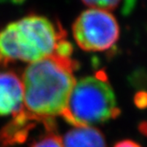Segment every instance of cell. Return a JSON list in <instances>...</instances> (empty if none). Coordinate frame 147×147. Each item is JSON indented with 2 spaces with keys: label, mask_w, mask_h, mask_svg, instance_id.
<instances>
[{
  "label": "cell",
  "mask_w": 147,
  "mask_h": 147,
  "mask_svg": "<svg viewBox=\"0 0 147 147\" xmlns=\"http://www.w3.org/2000/svg\"><path fill=\"white\" fill-rule=\"evenodd\" d=\"M113 147H141L138 143L132 140H123L117 143Z\"/></svg>",
  "instance_id": "obj_10"
},
{
  "label": "cell",
  "mask_w": 147,
  "mask_h": 147,
  "mask_svg": "<svg viewBox=\"0 0 147 147\" xmlns=\"http://www.w3.org/2000/svg\"><path fill=\"white\" fill-rule=\"evenodd\" d=\"M73 36L85 51H105L112 48L120 36L117 20L108 11L90 8L74 22Z\"/></svg>",
  "instance_id": "obj_4"
},
{
  "label": "cell",
  "mask_w": 147,
  "mask_h": 147,
  "mask_svg": "<svg viewBox=\"0 0 147 147\" xmlns=\"http://www.w3.org/2000/svg\"><path fill=\"white\" fill-rule=\"evenodd\" d=\"M78 64L71 57L53 53L28 65L22 75L23 102L13 119L0 130V147L26 140L30 130L41 124L56 130L55 117L65 111L76 84Z\"/></svg>",
  "instance_id": "obj_1"
},
{
  "label": "cell",
  "mask_w": 147,
  "mask_h": 147,
  "mask_svg": "<svg viewBox=\"0 0 147 147\" xmlns=\"http://www.w3.org/2000/svg\"><path fill=\"white\" fill-rule=\"evenodd\" d=\"M120 113L108 77L101 70L76 82L61 117L74 128H85L115 119Z\"/></svg>",
  "instance_id": "obj_3"
},
{
  "label": "cell",
  "mask_w": 147,
  "mask_h": 147,
  "mask_svg": "<svg viewBox=\"0 0 147 147\" xmlns=\"http://www.w3.org/2000/svg\"><path fill=\"white\" fill-rule=\"evenodd\" d=\"M64 147H107L102 132L93 127L74 128L62 138Z\"/></svg>",
  "instance_id": "obj_6"
},
{
  "label": "cell",
  "mask_w": 147,
  "mask_h": 147,
  "mask_svg": "<svg viewBox=\"0 0 147 147\" xmlns=\"http://www.w3.org/2000/svg\"><path fill=\"white\" fill-rule=\"evenodd\" d=\"M23 86L13 71H0V116L14 114L22 106Z\"/></svg>",
  "instance_id": "obj_5"
},
{
  "label": "cell",
  "mask_w": 147,
  "mask_h": 147,
  "mask_svg": "<svg viewBox=\"0 0 147 147\" xmlns=\"http://www.w3.org/2000/svg\"><path fill=\"white\" fill-rule=\"evenodd\" d=\"M30 147H64L62 138L56 130H46L45 134L36 139Z\"/></svg>",
  "instance_id": "obj_7"
},
{
  "label": "cell",
  "mask_w": 147,
  "mask_h": 147,
  "mask_svg": "<svg viewBox=\"0 0 147 147\" xmlns=\"http://www.w3.org/2000/svg\"><path fill=\"white\" fill-rule=\"evenodd\" d=\"M13 2H15V3H23L25 0H13Z\"/></svg>",
  "instance_id": "obj_11"
},
{
  "label": "cell",
  "mask_w": 147,
  "mask_h": 147,
  "mask_svg": "<svg viewBox=\"0 0 147 147\" xmlns=\"http://www.w3.org/2000/svg\"><path fill=\"white\" fill-rule=\"evenodd\" d=\"M135 105L138 108L144 109L147 107V92L146 91H139L135 95L134 98Z\"/></svg>",
  "instance_id": "obj_9"
},
{
  "label": "cell",
  "mask_w": 147,
  "mask_h": 147,
  "mask_svg": "<svg viewBox=\"0 0 147 147\" xmlns=\"http://www.w3.org/2000/svg\"><path fill=\"white\" fill-rule=\"evenodd\" d=\"M66 36L59 22L37 14L9 23L0 30V67L16 61L31 64L52 55Z\"/></svg>",
  "instance_id": "obj_2"
},
{
  "label": "cell",
  "mask_w": 147,
  "mask_h": 147,
  "mask_svg": "<svg viewBox=\"0 0 147 147\" xmlns=\"http://www.w3.org/2000/svg\"><path fill=\"white\" fill-rule=\"evenodd\" d=\"M82 2L94 9H101L105 11H110L117 8L121 0H82Z\"/></svg>",
  "instance_id": "obj_8"
}]
</instances>
